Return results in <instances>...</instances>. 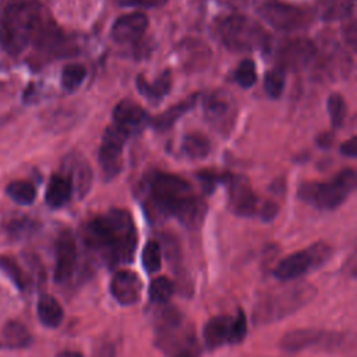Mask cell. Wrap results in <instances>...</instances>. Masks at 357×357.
Instances as JSON below:
<instances>
[{
    "label": "cell",
    "mask_w": 357,
    "mask_h": 357,
    "mask_svg": "<svg viewBox=\"0 0 357 357\" xmlns=\"http://www.w3.org/2000/svg\"><path fill=\"white\" fill-rule=\"evenodd\" d=\"M82 240L103 261L110 265H120L131 262L138 237L130 212L112 208L85 225Z\"/></svg>",
    "instance_id": "6da1fadb"
},
{
    "label": "cell",
    "mask_w": 357,
    "mask_h": 357,
    "mask_svg": "<svg viewBox=\"0 0 357 357\" xmlns=\"http://www.w3.org/2000/svg\"><path fill=\"white\" fill-rule=\"evenodd\" d=\"M149 197L155 208L176 218L185 229L197 230L202 226L208 205L194 192L187 180L172 173H155L149 180Z\"/></svg>",
    "instance_id": "7a4b0ae2"
},
{
    "label": "cell",
    "mask_w": 357,
    "mask_h": 357,
    "mask_svg": "<svg viewBox=\"0 0 357 357\" xmlns=\"http://www.w3.org/2000/svg\"><path fill=\"white\" fill-rule=\"evenodd\" d=\"M45 22L39 0H10L0 15V45L10 54H20L33 42Z\"/></svg>",
    "instance_id": "3957f363"
},
{
    "label": "cell",
    "mask_w": 357,
    "mask_h": 357,
    "mask_svg": "<svg viewBox=\"0 0 357 357\" xmlns=\"http://www.w3.org/2000/svg\"><path fill=\"white\" fill-rule=\"evenodd\" d=\"M315 294V286L308 282L293 283L280 290L271 291L257 301L252 319L259 325L280 321L311 303Z\"/></svg>",
    "instance_id": "277c9868"
},
{
    "label": "cell",
    "mask_w": 357,
    "mask_h": 357,
    "mask_svg": "<svg viewBox=\"0 0 357 357\" xmlns=\"http://www.w3.org/2000/svg\"><path fill=\"white\" fill-rule=\"evenodd\" d=\"M357 174L353 167L339 172L328 181L303 183L298 187V198L318 209L331 211L342 205L354 191Z\"/></svg>",
    "instance_id": "5b68a950"
},
{
    "label": "cell",
    "mask_w": 357,
    "mask_h": 357,
    "mask_svg": "<svg viewBox=\"0 0 357 357\" xmlns=\"http://www.w3.org/2000/svg\"><path fill=\"white\" fill-rule=\"evenodd\" d=\"M222 43L233 52H252L266 49L269 35L264 26L247 15H229L218 28Z\"/></svg>",
    "instance_id": "8992f818"
},
{
    "label": "cell",
    "mask_w": 357,
    "mask_h": 357,
    "mask_svg": "<svg viewBox=\"0 0 357 357\" xmlns=\"http://www.w3.org/2000/svg\"><path fill=\"white\" fill-rule=\"evenodd\" d=\"M333 254L329 244L324 241L314 243L304 250L284 257L275 268L273 275L280 280H296L305 273L325 265Z\"/></svg>",
    "instance_id": "52a82bcc"
},
{
    "label": "cell",
    "mask_w": 357,
    "mask_h": 357,
    "mask_svg": "<svg viewBox=\"0 0 357 357\" xmlns=\"http://www.w3.org/2000/svg\"><path fill=\"white\" fill-rule=\"evenodd\" d=\"M258 13L272 28L284 32L303 29L312 21L310 10L280 0H261Z\"/></svg>",
    "instance_id": "ba28073f"
},
{
    "label": "cell",
    "mask_w": 357,
    "mask_h": 357,
    "mask_svg": "<svg viewBox=\"0 0 357 357\" xmlns=\"http://www.w3.org/2000/svg\"><path fill=\"white\" fill-rule=\"evenodd\" d=\"M128 137L130 134L116 124L109 126L102 137L98 158L107 180L117 176L121 170V155Z\"/></svg>",
    "instance_id": "9c48e42d"
},
{
    "label": "cell",
    "mask_w": 357,
    "mask_h": 357,
    "mask_svg": "<svg viewBox=\"0 0 357 357\" xmlns=\"http://www.w3.org/2000/svg\"><path fill=\"white\" fill-rule=\"evenodd\" d=\"M204 114L215 130L227 134L236 121V102L227 92H212L204 99Z\"/></svg>",
    "instance_id": "30bf717a"
},
{
    "label": "cell",
    "mask_w": 357,
    "mask_h": 357,
    "mask_svg": "<svg viewBox=\"0 0 357 357\" xmlns=\"http://www.w3.org/2000/svg\"><path fill=\"white\" fill-rule=\"evenodd\" d=\"M317 56V46L312 40L305 38H296L286 40L278 49L279 68L283 71H300L311 64Z\"/></svg>",
    "instance_id": "8fae6325"
},
{
    "label": "cell",
    "mask_w": 357,
    "mask_h": 357,
    "mask_svg": "<svg viewBox=\"0 0 357 357\" xmlns=\"http://www.w3.org/2000/svg\"><path fill=\"white\" fill-rule=\"evenodd\" d=\"M340 339L336 333H328L322 329L317 328H298L287 332L280 340V349L287 353L301 351L304 349L312 347L315 344H326L335 346V343Z\"/></svg>",
    "instance_id": "7c38bea8"
},
{
    "label": "cell",
    "mask_w": 357,
    "mask_h": 357,
    "mask_svg": "<svg viewBox=\"0 0 357 357\" xmlns=\"http://www.w3.org/2000/svg\"><path fill=\"white\" fill-rule=\"evenodd\" d=\"M77 241L71 230H63L56 240L54 280L66 283L73 276L77 266Z\"/></svg>",
    "instance_id": "4fadbf2b"
},
{
    "label": "cell",
    "mask_w": 357,
    "mask_h": 357,
    "mask_svg": "<svg viewBox=\"0 0 357 357\" xmlns=\"http://www.w3.org/2000/svg\"><path fill=\"white\" fill-rule=\"evenodd\" d=\"M229 206L233 213L244 218L255 215L258 198L248 184L247 178L241 176H230L229 178Z\"/></svg>",
    "instance_id": "5bb4252c"
},
{
    "label": "cell",
    "mask_w": 357,
    "mask_h": 357,
    "mask_svg": "<svg viewBox=\"0 0 357 357\" xmlns=\"http://www.w3.org/2000/svg\"><path fill=\"white\" fill-rule=\"evenodd\" d=\"M110 293L121 305H134L142 294V280L134 271L120 269L110 280Z\"/></svg>",
    "instance_id": "9a60e30c"
},
{
    "label": "cell",
    "mask_w": 357,
    "mask_h": 357,
    "mask_svg": "<svg viewBox=\"0 0 357 357\" xmlns=\"http://www.w3.org/2000/svg\"><path fill=\"white\" fill-rule=\"evenodd\" d=\"M148 17L144 13H131L117 18L112 26V39L117 43L137 42L148 28Z\"/></svg>",
    "instance_id": "2e32d148"
},
{
    "label": "cell",
    "mask_w": 357,
    "mask_h": 357,
    "mask_svg": "<svg viewBox=\"0 0 357 357\" xmlns=\"http://www.w3.org/2000/svg\"><path fill=\"white\" fill-rule=\"evenodd\" d=\"M113 120L116 126L127 131L130 135L141 131L148 123V113L132 100H121L113 110Z\"/></svg>",
    "instance_id": "e0dca14e"
},
{
    "label": "cell",
    "mask_w": 357,
    "mask_h": 357,
    "mask_svg": "<svg viewBox=\"0 0 357 357\" xmlns=\"http://www.w3.org/2000/svg\"><path fill=\"white\" fill-rule=\"evenodd\" d=\"M231 321L233 317L230 315H216L206 321L202 329V339L209 350L229 343Z\"/></svg>",
    "instance_id": "ac0fdd59"
},
{
    "label": "cell",
    "mask_w": 357,
    "mask_h": 357,
    "mask_svg": "<svg viewBox=\"0 0 357 357\" xmlns=\"http://www.w3.org/2000/svg\"><path fill=\"white\" fill-rule=\"evenodd\" d=\"M66 177L71 181L73 191H77L79 197H84L92 184V172L85 159L79 155H71L66 163Z\"/></svg>",
    "instance_id": "d6986e66"
},
{
    "label": "cell",
    "mask_w": 357,
    "mask_h": 357,
    "mask_svg": "<svg viewBox=\"0 0 357 357\" xmlns=\"http://www.w3.org/2000/svg\"><path fill=\"white\" fill-rule=\"evenodd\" d=\"M137 88L139 93L152 103L160 102L172 88L170 71H163L155 81L149 82L144 75L137 77Z\"/></svg>",
    "instance_id": "ffe728a7"
},
{
    "label": "cell",
    "mask_w": 357,
    "mask_h": 357,
    "mask_svg": "<svg viewBox=\"0 0 357 357\" xmlns=\"http://www.w3.org/2000/svg\"><path fill=\"white\" fill-rule=\"evenodd\" d=\"M73 192L74 191H73L71 181L66 176L54 174L49 180L45 198H46V202L49 206L60 208L70 201Z\"/></svg>",
    "instance_id": "44dd1931"
},
{
    "label": "cell",
    "mask_w": 357,
    "mask_h": 357,
    "mask_svg": "<svg viewBox=\"0 0 357 357\" xmlns=\"http://www.w3.org/2000/svg\"><path fill=\"white\" fill-rule=\"evenodd\" d=\"M197 100H198V96L197 95H191L190 98H187V99L173 105L172 107H169L167 110H165L163 113L156 116L153 119V121H152V126L158 131L169 130L178 119H181L187 112H190L195 106Z\"/></svg>",
    "instance_id": "7402d4cb"
},
{
    "label": "cell",
    "mask_w": 357,
    "mask_h": 357,
    "mask_svg": "<svg viewBox=\"0 0 357 357\" xmlns=\"http://www.w3.org/2000/svg\"><path fill=\"white\" fill-rule=\"evenodd\" d=\"M38 318L47 328H57L64 318V311L59 301L50 294H42L38 300Z\"/></svg>",
    "instance_id": "603a6c76"
},
{
    "label": "cell",
    "mask_w": 357,
    "mask_h": 357,
    "mask_svg": "<svg viewBox=\"0 0 357 357\" xmlns=\"http://www.w3.org/2000/svg\"><path fill=\"white\" fill-rule=\"evenodd\" d=\"M181 152L188 159H204L211 152V142L204 134L191 132L183 137Z\"/></svg>",
    "instance_id": "cb8c5ba5"
},
{
    "label": "cell",
    "mask_w": 357,
    "mask_h": 357,
    "mask_svg": "<svg viewBox=\"0 0 357 357\" xmlns=\"http://www.w3.org/2000/svg\"><path fill=\"white\" fill-rule=\"evenodd\" d=\"M354 10V0H324L318 6V15L324 21L347 18Z\"/></svg>",
    "instance_id": "d4e9b609"
},
{
    "label": "cell",
    "mask_w": 357,
    "mask_h": 357,
    "mask_svg": "<svg viewBox=\"0 0 357 357\" xmlns=\"http://www.w3.org/2000/svg\"><path fill=\"white\" fill-rule=\"evenodd\" d=\"M3 339L11 349L26 347L32 340L29 331L18 321H8L3 326Z\"/></svg>",
    "instance_id": "484cf974"
},
{
    "label": "cell",
    "mask_w": 357,
    "mask_h": 357,
    "mask_svg": "<svg viewBox=\"0 0 357 357\" xmlns=\"http://www.w3.org/2000/svg\"><path fill=\"white\" fill-rule=\"evenodd\" d=\"M7 194L8 197L20 204V205H29L35 201L36 198V188L32 183L25 181V180H17V181H11L7 185Z\"/></svg>",
    "instance_id": "4316f807"
},
{
    "label": "cell",
    "mask_w": 357,
    "mask_h": 357,
    "mask_svg": "<svg viewBox=\"0 0 357 357\" xmlns=\"http://www.w3.org/2000/svg\"><path fill=\"white\" fill-rule=\"evenodd\" d=\"M86 77V68L82 64L71 63L64 66L61 71V86L67 92H74L79 88Z\"/></svg>",
    "instance_id": "83f0119b"
},
{
    "label": "cell",
    "mask_w": 357,
    "mask_h": 357,
    "mask_svg": "<svg viewBox=\"0 0 357 357\" xmlns=\"http://www.w3.org/2000/svg\"><path fill=\"white\" fill-rule=\"evenodd\" d=\"M174 293L173 282L166 276H158L149 283L148 296L153 303H167Z\"/></svg>",
    "instance_id": "f1b7e54d"
},
{
    "label": "cell",
    "mask_w": 357,
    "mask_h": 357,
    "mask_svg": "<svg viewBox=\"0 0 357 357\" xmlns=\"http://www.w3.org/2000/svg\"><path fill=\"white\" fill-rule=\"evenodd\" d=\"M284 82H286V75L284 71L279 67L269 70L265 77H264V88L268 93L269 98L278 99L283 93L284 89Z\"/></svg>",
    "instance_id": "f546056e"
},
{
    "label": "cell",
    "mask_w": 357,
    "mask_h": 357,
    "mask_svg": "<svg viewBox=\"0 0 357 357\" xmlns=\"http://www.w3.org/2000/svg\"><path fill=\"white\" fill-rule=\"evenodd\" d=\"M142 265L148 273H156L162 266V250L160 245L151 240L142 250Z\"/></svg>",
    "instance_id": "4dcf8cb0"
},
{
    "label": "cell",
    "mask_w": 357,
    "mask_h": 357,
    "mask_svg": "<svg viewBox=\"0 0 357 357\" xmlns=\"http://www.w3.org/2000/svg\"><path fill=\"white\" fill-rule=\"evenodd\" d=\"M0 269L6 273V276L20 289L24 290L28 286L26 278L22 272V269L20 268V265L17 264V261H14L10 257H1L0 258Z\"/></svg>",
    "instance_id": "1f68e13d"
},
{
    "label": "cell",
    "mask_w": 357,
    "mask_h": 357,
    "mask_svg": "<svg viewBox=\"0 0 357 357\" xmlns=\"http://www.w3.org/2000/svg\"><path fill=\"white\" fill-rule=\"evenodd\" d=\"M328 113L331 117V123L335 128H339L346 117L347 113V107H346V102L342 98L340 93H332L328 98Z\"/></svg>",
    "instance_id": "d6a6232c"
},
{
    "label": "cell",
    "mask_w": 357,
    "mask_h": 357,
    "mask_svg": "<svg viewBox=\"0 0 357 357\" xmlns=\"http://www.w3.org/2000/svg\"><path fill=\"white\" fill-rule=\"evenodd\" d=\"M234 79L241 88H251L257 81L255 63L251 59L243 60L234 73Z\"/></svg>",
    "instance_id": "836d02e7"
},
{
    "label": "cell",
    "mask_w": 357,
    "mask_h": 357,
    "mask_svg": "<svg viewBox=\"0 0 357 357\" xmlns=\"http://www.w3.org/2000/svg\"><path fill=\"white\" fill-rule=\"evenodd\" d=\"M231 174H227V173H215V172H211V170H202L197 174L199 183L202 184L204 187V191L205 192H212L215 191V188L222 184V183H227L229 178H230Z\"/></svg>",
    "instance_id": "e575fe53"
},
{
    "label": "cell",
    "mask_w": 357,
    "mask_h": 357,
    "mask_svg": "<svg viewBox=\"0 0 357 357\" xmlns=\"http://www.w3.org/2000/svg\"><path fill=\"white\" fill-rule=\"evenodd\" d=\"M245 333H247V319H245L244 312L241 310H238L237 315L233 317V321H231L229 343H231V344L240 343L245 337Z\"/></svg>",
    "instance_id": "d590c367"
},
{
    "label": "cell",
    "mask_w": 357,
    "mask_h": 357,
    "mask_svg": "<svg viewBox=\"0 0 357 357\" xmlns=\"http://www.w3.org/2000/svg\"><path fill=\"white\" fill-rule=\"evenodd\" d=\"M33 229V222L26 220V219H21V220H13L10 225V231L11 234L20 237L24 236L26 233H31Z\"/></svg>",
    "instance_id": "8d00e7d4"
},
{
    "label": "cell",
    "mask_w": 357,
    "mask_h": 357,
    "mask_svg": "<svg viewBox=\"0 0 357 357\" xmlns=\"http://www.w3.org/2000/svg\"><path fill=\"white\" fill-rule=\"evenodd\" d=\"M116 1L124 7H159L167 3L169 0H116Z\"/></svg>",
    "instance_id": "74e56055"
},
{
    "label": "cell",
    "mask_w": 357,
    "mask_h": 357,
    "mask_svg": "<svg viewBox=\"0 0 357 357\" xmlns=\"http://www.w3.org/2000/svg\"><path fill=\"white\" fill-rule=\"evenodd\" d=\"M278 212H279L278 204L268 201V202H265V204L262 205V208H261V211H259V215H261V218H262L265 222H268V220H272V219L278 215Z\"/></svg>",
    "instance_id": "f35d334b"
},
{
    "label": "cell",
    "mask_w": 357,
    "mask_h": 357,
    "mask_svg": "<svg viewBox=\"0 0 357 357\" xmlns=\"http://www.w3.org/2000/svg\"><path fill=\"white\" fill-rule=\"evenodd\" d=\"M343 33H344V38H346V42L353 47L356 49V40H357V28H356V22L351 20L349 22V25H346V29H343Z\"/></svg>",
    "instance_id": "ab89813d"
},
{
    "label": "cell",
    "mask_w": 357,
    "mask_h": 357,
    "mask_svg": "<svg viewBox=\"0 0 357 357\" xmlns=\"http://www.w3.org/2000/svg\"><path fill=\"white\" fill-rule=\"evenodd\" d=\"M340 152L346 156H350V158H354L357 155V138L356 137H351L347 142L342 144L340 146Z\"/></svg>",
    "instance_id": "60d3db41"
},
{
    "label": "cell",
    "mask_w": 357,
    "mask_h": 357,
    "mask_svg": "<svg viewBox=\"0 0 357 357\" xmlns=\"http://www.w3.org/2000/svg\"><path fill=\"white\" fill-rule=\"evenodd\" d=\"M317 141H318V145L321 148H329L332 145V142H333V135L329 134V132H324V134H321L318 137Z\"/></svg>",
    "instance_id": "b9f144b4"
},
{
    "label": "cell",
    "mask_w": 357,
    "mask_h": 357,
    "mask_svg": "<svg viewBox=\"0 0 357 357\" xmlns=\"http://www.w3.org/2000/svg\"><path fill=\"white\" fill-rule=\"evenodd\" d=\"M225 4H229L231 7H238L240 4H244L247 0H220Z\"/></svg>",
    "instance_id": "7bdbcfd3"
},
{
    "label": "cell",
    "mask_w": 357,
    "mask_h": 357,
    "mask_svg": "<svg viewBox=\"0 0 357 357\" xmlns=\"http://www.w3.org/2000/svg\"><path fill=\"white\" fill-rule=\"evenodd\" d=\"M57 357H82V356L77 351H63Z\"/></svg>",
    "instance_id": "ee69618b"
}]
</instances>
